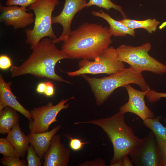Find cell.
<instances>
[{"label":"cell","mask_w":166,"mask_h":166,"mask_svg":"<svg viewBox=\"0 0 166 166\" xmlns=\"http://www.w3.org/2000/svg\"><path fill=\"white\" fill-rule=\"evenodd\" d=\"M0 153L4 156L17 157L14 148L6 138H0Z\"/></svg>","instance_id":"22"},{"label":"cell","mask_w":166,"mask_h":166,"mask_svg":"<svg viewBox=\"0 0 166 166\" xmlns=\"http://www.w3.org/2000/svg\"><path fill=\"white\" fill-rule=\"evenodd\" d=\"M130 155L135 166H164L155 136L151 130L145 137L141 139Z\"/></svg>","instance_id":"9"},{"label":"cell","mask_w":166,"mask_h":166,"mask_svg":"<svg viewBox=\"0 0 166 166\" xmlns=\"http://www.w3.org/2000/svg\"><path fill=\"white\" fill-rule=\"evenodd\" d=\"M0 163L5 166H27V162L18 157L4 156L1 158Z\"/></svg>","instance_id":"24"},{"label":"cell","mask_w":166,"mask_h":166,"mask_svg":"<svg viewBox=\"0 0 166 166\" xmlns=\"http://www.w3.org/2000/svg\"><path fill=\"white\" fill-rule=\"evenodd\" d=\"M78 65V69L66 72L67 74L71 77L86 74L111 75L125 68L124 62L118 59L116 49L113 46H109L106 49L94 60H81Z\"/></svg>","instance_id":"7"},{"label":"cell","mask_w":166,"mask_h":166,"mask_svg":"<svg viewBox=\"0 0 166 166\" xmlns=\"http://www.w3.org/2000/svg\"><path fill=\"white\" fill-rule=\"evenodd\" d=\"M26 7L17 6L0 5V22L6 26H12L14 30L24 28L34 22L32 13L27 12Z\"/></svg>","instance_id":"12"},{"label":"cell","mask_w":166,"mask_h":166,"mask_svg":"<svg viewBox=\"0 0 166 166\" xmlns=\"http://www.w3.org/2000/svg\"><path fill=\"white\" fill-rule=\"evenodd\" d=\"M32 50L28 58L21 65L12 66L10 69L12 77L30 74L39 78H45L72 84L55 72V67L58 61L70 58L57 48L52 39L43 38Z\"/></svg>","instance_id":"2"},{"label":"cell","mask_w":166,"mask_h":166,"mask_svg":"<svg viewBox=\"0 0 166 166\" xmlns=\"http://www.w3.org/2000/svg\"><path fill=\"white\" fill-rule=\"evenodd\" d=\"M124 113L120 111L111 117L74 124H91L101 127L107 135L113 145V156L109 166L131 153L140 142L141 138L134 133L131 127L125 122Z\"/></svg>","instance_id":"3"},{"label":"cell","mask_w":166,"mask_h":166,"mask_svg":"<svg viewBox=\"0 0 166 166\" xmlns=\"http://www.w3.org/2000/svg\"><path fill=\"white\" fill-rule=\"evenodd\" d=\"M86 4V7L92 6H96L102 8L107 10L109 11L111 9H113L118 11L123 17L126 18L127 16L124 12L122 7L113 3L111 0H89Z\"/></svg>","instance_id":"21"},{"label":"cell","mask_w":166,"mask_h":166,"mask_svg":"<svg viewBox=\"0 0 166 166\" xmlns=\"http://www.w3.org/2000/svg\"><path fill=\"white\" fill-rule=\"evenodd\" d=\"M81 76L89 84L98 106L103 104L114 91L120 87H125L128 84H134L138 85L142 91L151 89L142 73L130 67L102 78L91 77L85 74Z\"/></svg>","instance_id":"4"},{"label":"cell","mask_w":166,"mask_h":166,"mask_svg":"<svg viewBox=\"0 0 166 166\" xmlns=\"http://www.w3.org/2000/svg\"><path fill=\"white\" fill-rule=\"evenodd\" d=\"M80 166H105L104 161L100 158H96L92 161H86L81 163L78 165Z\"/></svg>","instance_id":"29"},{"label":"cell","mask_w":166,"mask_h":166,"mask_svg":"<svg viewBox=\"0 0 166 166\" xmlns=\"http://www.w3.org/2000/svg\"><path fill=\"white\" fill-rule=\"evenodd\" d=\"M70 155L69 149L61 141L60 135L56 134L53 137L49 148L45 153L43 166H67Z\"/></svg>","instance_id":"13"},{"label":"cell","mask_w":166,"mask_h":166,"mask_svg":"<svg viewBox=\"0 0 166 166\" xmlns=\"http://www.w3.org/2000/svg\"><path fill=\"white\" fill-rule=\"evenodd\" d=\"M46 86L45 82L39 83L37 87L36 91L38 93L44 94L45 89Z\"/></svg>","instance_id":"31"},{"label":"cell","mask_w":166,"mask_h":166,"mask_svg":"<svg viewBox=\"0 0 166 166\" xmlns=\"http://www.w3.org/2000/svg\"><path fill=\"white\" fill-rule=\"evenodd\" d=\"M46 86L44 94L47 97L53 96L54 93V89L53 84L50 81L45 82Z\"/></svg>","instance_id":"30"},{"label":"cell","mask_w":166,"mask_h":166,"mask_svg":"<svg viewBox=\"0 0 166 166\" xmlns=\"http://www.w3.org/2000/svg\"><path fill=\"white\" fill-rule=\"evenodd\" d=\"M61 127L60 125H58L49 131L39 133L30 132L27 135L30 143L42 160L49 148L53 137Z\"/></svg>","instance_id":"15"},{"label":"cell","mask_w":166,"mask_h":166,"mask_svg":"<svg viewBox=\"0 0 166 166\" xmlns=\"http://www.w3.org/2000/svg\"><path fill=\"white\" fill-rule=\"evenodd\" d=\"M12 66L11 61L9 57L6 55H0V68L1 69L6 70Z\"/></svg>","instance_id":"28"},{"label":"cell","mask_w":166,"mask_h":166,"mask_svg":"<svg viewBox=\"0 0 166 166\" xmlns=\"http://www.w3.org/2000/svg\"><path fill=\"white\" fill-rule=\"evenodd\" d=\"M86 0H65L63 9L58 15L52 17V23L59 24L63 27L60 36L52 40L56 44L63 42L69 36L71 31V26L72 20L77 13L86 7Z\"/></svg>","instance_id":"10"},{"label":"cell","mask_w":166,"mask_h":166,"mask_svg":"<svg viewBox=\"0 0 166 166\" xmlns=\"http://www.w3.org/2000/svg\"><path fill=\"white\" fill-rule=\"evenodd\" d=\"M65 135L70 140L69 142L70 148L74 151H77L80 150L85 144L88 143L87 142H83L82 140L73 138L68 135Z\"/></svg>","instance_id":"26"},{"label":"cell","mask_w":166,"mask_h":166,"mask_svg":"<svg viewBox=\"0 0 166 166\" xmlns=\"http://www.w3.org/2000/svg\"><path fill=\"white\" fill-rule=\"evenodd\" d=\"M151 48L148 42L136 46L122 45L116 49L118 59L139 73L148 71L158 75L166 73V65L149 54Z\"/></svg>","instance_id":"6"},{"label":"cell","mask_w":166,"mask_h":166,"mask_svg":"<svg viewBox=\"0 0 166 166\" xmlns=\"http://www.w3.org/2000/svg\"><path fill=\"white\" fill-rule=\"evenodd\" d=\"M161 117L147 119L143 121L144 125L154 133L161 154L164 166H166V127L160 122Z\"/></svg>","instance_id":"16"},{"label":"cell","mask_w":166,"mask_h":166,"mask_svg":"<svg viewBox=\"0 0 166 166\" xmlns=\"http://www.w3.org/2000/svg\"><path fill=\"white\" fill-rule=\"evenodd\" d=\"M6 138L14 148L17 156L23 159L29 147L30 142L27 135L22 131L18 122L7 133Z\"/></svg>","instance_id":"17"},{"label":"cell","mask_w":166,"mask_h":166,"mask_svg":"<svg viewBox=\"0 0 166 166\" xmlns=\"http://www.w3.org/2000/svg\"><path fill=\"white\" fill-rule=\"evenodd\" d=\"M164 121L166 123V118L164 119Z\"/></svg>","instance_id":"34"},{"label":"cell","mask_w":166,"mask_h":166,"mask_svg":"<svg viewBox=\"0 0 166 166\" xmlns=\"http://www.w3.org/2000/svg\"><path fill=\"white\" fill-rule=\"evenodd\" d=\"M26 160L28 166H41L42 161L31 144L27 150Z\"/></svg>","instance_id":"23"},{"label":"cell","mask_w":166,"mask_h":166,"mask_svg":"<svg viewBox=\"0 0 166 166\" xmlns=\"http://www.w3.org/2000/svg\"><path fill=\"white\" fill-rule=\"evenodd\" d=\"M39 0H7L6 2L7 6L19 5L26 7L37 2Z\"/></svg>","instance_id":"27"},{"label":"cell","mask_w":166,"mask_h":166,"mask_svg":"<svg viewBox=\"0 0 166 166\" xmlns=\"http://www.w3.org/2000/svg\"><path fill=\"white\" fill-rule=\"evenodd\" d=\"M91 13L93 16L100 17L106 21L109 25V29L112 36L122 37L128 35L133 37L135 36L134 30L128 28L120 21L114 19L103 10H92Z\"/></svg>","instance_id":"18"},{"label":"cell","mask_w":166,"mask_h":166,"mask_svg":"<svg viewBox=\"0 0 166 166\" xmlns=\"http://www.w3.org/2000/svg\"><path fill=\"white\" fill-rule=\"evenodd\" d=\"M145 97L150 103H155L162 98H166V93H160L150 89L148 91Z\"/></svg>","instance_id":"25"},{"label":"cell","mask_w":166,"mask_h":166,"mask_svg":"<svg viewBox=\"0 0 166 166\" xmlns=\"http://www.w3.org/2000/svg\"><path fill=\"white\" fill-rule=\"evenodd\" d=\"M59 0H39L29 6L35 16L33 28H26V44L32 50L43 38L48 37L52 40L57 38L52 27V14Z\"/></svg>","instance_id":"5"},{"label":"cell","mask_w":166,"mask_h":166,"mask_svg":"<svg viewBox=\"0 0 166 166\" xmlns=\"http://www.w3.org/2000/svg\"><path fill=\"white\" fill-rule=\"evenodd\" d=\"M17 112L9 106L0 111V134L7 133L12 127L18 122L20 117Z\"/></svg>","instance_id":"19"},{"label":"cell","mask_w":166,"mask_h":166,"mask_svg":"<svg viewBox=\"0 0 166 166\" xmlns=\"http://www.w3.org/2000/svg\"><path fill=\"white\" fill-rule=\"evenodd\" d=\"M110 166H124L122 159L111 164Z\"/></svg>","instance_id":"33"},{"label":"cell","mask_w":166,"mask_h":166,"mask_svg":"<svg viewBox=\"0 0 166 166\" xmlns=\"http://www.w3.org/2000/svg\"><path fill=\"white\" fill-rule=\"evenodd\" d=\"M124 166H134L133 162L128 157V156H125L122 158Z\"/></svg>","instance_id":"32"},{"label":"cell","mask_w":166,"mask_h":166,"mask_svg":"<svg viewBox=\"0 0 166 166\" xmlns=\"http://www.w3.org/2000/svg\"><path fill=\"white\" fill-rule=\"evenodd\" d=\"M11 81L6 82L2 74L0 75V111L7 106L10 107L19 112L30 121H33L30 111L26 109L17 100L13 93Z\"/></svg>","instance_id":"14"},{"label":"cell","mask_w":166,"mask_h":166,"mask_svg":"<svg viewBox=\"0 0 166 166\" xmlns=\"http://www.w3.org/2000/svg\"><path fill=\"white\" fill-rule=\"evenodd\" d=\"M112 36L106 26L85 22L71 30L61 50L70 59L93 60L110 46Z\"/></svg>","instance_id":"1"},{"label":"cell","mask_w":166,"mask_h":166,"mask_svg":"<svg viewBox=\"0 0 166 166\" xmlns=\"http://www.w3.org/2000/svg\"><path fill=\"white\" fill-rule=\"evenodd\" d=\"M127 91L128 100L120 108V111L124 113L135 114L143 121L155 117L153 112L145 104V97L148 90L140 91L134 89L130 84L125 87Z\"/></svg>","instance_id":"11"},{"label":"cell","mask_w":166,"mask_h":166,"mask_svg":"<svg viewBox=\"0 0 166 166\" xmlns=\"http://www.w3.org/2000/svg\"><path fill=\"white\" fill-rule=\"evenodd\" d=\"M74 99L72 96L66 99H62L56 105L49 102L45 105L35 108L30 111L33 121L29 123L30 132L39 133L48 131L49 126L53 123L57 122V116L62 110L68 108L69 101Z\"/></svg>","instance_id":"8"},{"label":"cell","mask_w":166,"mask_h":166,"mask_svg":"<svg viewBox=\"0 0 166 166\" xmlns=\"http://www.w3.org/2000/svg\"><path fill=\"white\" fill-rule=\"evenodd\" d=\"M128 28L134 30L141 28L145 30L148 33L152 34L155 32L158 26L160 23L156 18H148L143 20L123 18L119 21Z\"/></svg>","instance_id":"20"}]
</instances>
